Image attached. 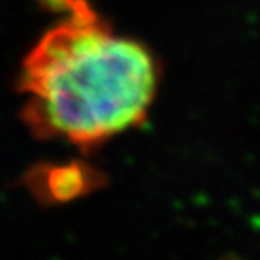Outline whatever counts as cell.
I'll return each mask as SVG.
<instances>
[{
	"label": "cell",
	"instance_id": "cell-2",
	"mask_svg": "<svg viewBox=\"0 0 260 260\" xmlns=\"http://www.w3.org/2000/svg\"><path fill=\"white\" fill-rule=\"evenodd\" d=\"M102 186V174L83 161L40 165L27 175V188L45 204L71 203Z\"/></svg>",
	"mask_w": 260,
	"mask_h": 260
},
{
	"label": "cell",
	"instance_id": "cell-1",
	"mask_svg": "<svg viewBox=\"0 0 260 260\" xmlns=\"http://www.w3.org/2000/svg\"><path fill=\"white\" fill-rule=\"evenodd\" d=\"M159 87L150 49L118 35L89 0H74L22 61L20 118L38 139L92 152L139 126Z\"/></svg>",
	"mask_w": 260,
	"mask_h": 260
}]
</instances>
